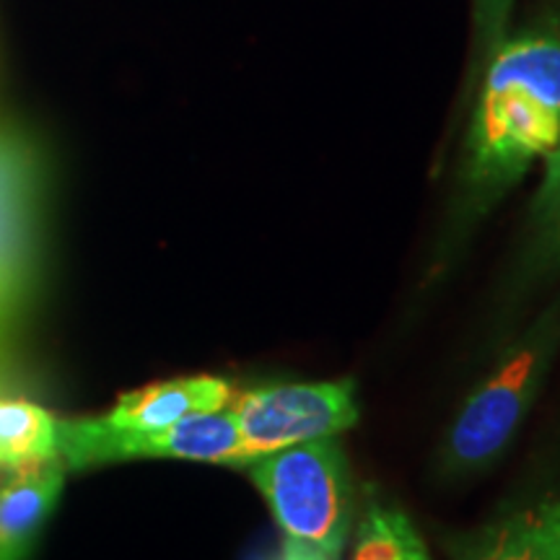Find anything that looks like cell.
Here are the masks:
<instances>
[{
  "label": "cell",
  "instance_id": "obj_1",
  "mask_svg": "<svg viewBox=\"0 0 560 560\" xmlns=\"http://www.w3.org/2000/svg\"><path fill=\"white\" fill-rule=\"evenodd\" d=\"M560 140V19L529 26L486 60L480 102L467 132V187L501 198Z\"/></svg>",
  "mask_w": 560,
  "mask_h": 560
},
{
  "label": "cell",
  "instance_id": "obj_2",
  "mask_svg": "<svg viewBox=\"0 0 560 560\" xmlns=\"http://www.w3.org/2000/svg\"><path fill=\"white\" fill-rule=\"evenodd\" d=\"M249 475L283 537L338 560L353 524V488L335 439L306 441L252 462Z\"/></svg>",
  "mask_w": 560,
  "mask_h": 560
},
{
  "label": "cell",
  "instance_id": "obj_3",
  "mask_svg": "<svg viewBox=\"0 0 560 560\" xmlns=\"http://www.w3.org/2000/svg\"><path fill=\"white\" fill-rule=\"evenodd\" d=\"M560 342V314L550 312L503 355L499 369L475 389L454 420L444 446V467L467 475L486 470L520 431Z\"/></svg>",
  "mask_w": 560,
  "mask_h": 560
},
{
  "label": "cell",
  "instance_id": "obj_4",
  "mask_svg": "<svg viewBox=\"0 0 560 560\" xmlns=\"http://www.w3.org/2000/svg\"><path fill=\"white\" fill-rule=\"evenodd\" d=\"M45 192L39 143L0 120V335L19 325L39 293Z\"/></svg>",
  "mask_w": 560,
  "mask_h": 560
},
{
  "label": "cell",
  "instance_id": "obj_5",
  "mask_svg": "<svg viewBox=\"0 0 560 560\" xmlns=\"http://www.w3.org/2000/svg\"><path fill=\"white\" fill-rule=\"evenodd\" d=\"M58 457L68 470L132 459H185L244 467V446L231 410L202 412L164 429H117L100 418L55 423Z\"/></svg>",
  "mask_w": 560,
  "mask_h": 560
},
{
  "label": "cell",
  "instance_id": "obj_6",
  "mask_svg": "<svg viewBox=\"0 0 560 560\" xmlns=\"http://www.w3.org/2000/svg\"><path fill=\"white\" fill-rule=\"evenodd\" d=\"M244 446V467L306 441L335 439L359 423L355 384H268L234 395L229 405Z\"/></svg>",
  "mask_w": 560,
  "mask_h": 560
},
{
  "label": "cell",
  "instance_id": "obj_7",
  "mask_svg": "<svg viewBox=\"0 0 560 560\" xmlns=\"http://www.w3.org/2000/svg\"><path fill=\"white\" fill-rule=\"evenodd\" d=\"M66 462L50 457L11 470L0 486V560H30L66 486Z\"/></svg>",
  "mask_w": 560,
  "mask_h": 560
},
{
  "label": "cell",
  "instance_id": "obj_8",
  "mask_svg": "<svg viewBox=\"0 0 560 560\" xmlns=\"http://www.w3.org/2000/svg\"><path fill=\"white\" fill-rule=\"evenodd\" d=\"M234 395V387L221 376H182L125 392L102 418L117 429H164L202 412L226 410Z\"/></svg>",
  "mask_w": 560,
  "mask_h": 560
},
{
  "label": "cell",
  "instance_id": "obj_9",
  "mask_svg": "<svg viewBox=\"0 0 560 560\" xmlns=\"http://www.w3.org/2000/svg\"><path fill=\"white\" fill-rule=\"evenodd\" d=\"M459 560H560V522L552 503L490 524L465 545Z\"/></svg>",
  "mask_w": 560,
  "mask_h": 560
},
{
  "label": "cell",
  "instance_id": "obj_10",
  "mask_svg": "<svg viewBox=\"0 0 560 560\" xmlns=\"http://www.w3.org/2000/svg\"><path fill=\"white\" fill-rule=\"evenodd\" d=\"M50 412L30 400L0 397V470H19L58 457V436Z\"/></svg>",
  "mask_w": 560,
  "mask_h": 560
},
{
  "label": "cell",
  "instance_id": "obj_11",
  "mask_svg": "<svg viewBox=\"0 0 560 560\" xmlns=\"http://www.w3.org/2000/svg\"><path fill=\"white\" fill-rule=\"evenodd\" d=\"M350 560H431V556L402 511L374 503L363 514Z\"/></svg>",
  "mask_w": 560,
  "mask_h": 560
},
{
  "label": "cell",
  "instance_id": "obj_12",
  "mask_svg": "<svg viewBox=\"0 0 560 560\" xmlns=\"http://www.w3.org/2000/svg\"><path fill=\"white\" fill-rule=\"evenodd\" d=\"M545 164V179L532 202V221L545 236L560 244V140Z\"/></svg>",
  "mask_w": 560,
  "mask_h": 560
},
{
  "label": "cell",
  "instance_id": "obj_13",
  "mask_svg": "<svg viewBox=\"0 0 560 560\" xmlns=\"http://www.w3.org/2000/svg\"><path fill=\"white\" fill-rule=\"evenodd\" d=\"M511 9H514V0H475V32H478L482 62L506 39Z\"/></svg>",
  "mask_w": 560,
  "mask_h": 560
},
{
  "label": "cell",
  "instance_id": "obj_14",
  "mask_svg": "<svg viewBox=\"0 0 560 560\" xmlns=\"http://www.w3.org/2000/svg\"><path fill=\"white\" fill-rule=\"evenodd\" d=\"M272 560H332V558H327L325 552L312 548V545H304V542H296V540H289V537H283V548H280V552Z\"/></svg>",
  "mask_w": 560,
  "mask_h": 560
},
{
  "label": "cell",
  "instance_id": "obj_15",
  "mask_svg": "<svg viewBox=\"0 0 560 560\" xmlns=\"http://www.w3.org/2000/svg\"><path fill=\"white\" fill-rule=\"evenodd\" d=\"M3 342H5V335H0V363L5 359V350H3Z\"/></svg>",
  "mask_w": 560,
  "mask_h": 560
},
{
  "label": "cell",
  "instance_id": "obj_16",
  "mask_svg": "<svg viewBox=\"0 0 560 560\" xmlns=\"http://www.w3.org/2000/svg\"><path fill=\"white\" fill-rule=\"evenodd\" d=\"M552 511H556V516H558V522H560V501H552Z\"/></svg>",
  "mask_w": 560,
  "mask_h": 560
}]
</instances>
